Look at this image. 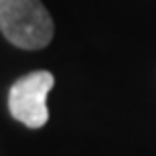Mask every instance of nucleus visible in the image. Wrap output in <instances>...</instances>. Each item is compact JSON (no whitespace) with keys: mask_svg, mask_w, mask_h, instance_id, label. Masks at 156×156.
I'll return each instance as SVG.
<instances>
[{"mask_svg":"<svg viewBox=\"0 0 156 156\" xmlns=\"http://www.w3.org/2000/svg\"><path fill=\"white\" fill-rule=\"evenodd\" d=\"M55 85L51 71L39 69L18 77L8 89V112L23 126L37 130L49 122L47 95Z\"/></svg>","mask_w":156,"mask_h":156,"instance_id":"2","label":"nucleus"},{"mask_svg":"<svg viewBox=\"0 0 156 156\" xmlns=\"http://www.w3.org/2000/svg\"><path fill=\"white\" fill-rule=\"evenodd\" d=\"M0 30L18 49L39 51L53 41L55 23L41 0H0Z\"/></svg>","mask_w":156,"mask_h":156,"instance_id":"1","label":"nucleus"}]
</instances>
